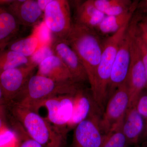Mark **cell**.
<instances>
[{
  "mask_svg": "<svg viewBox=\"0 0 147 147\" xmlns=\"http://www.w3.org/2000/svg\"><path fill=\"white\" fill-rule=\"evenodd\" d=\"M64 40L82 62L91 90L101 59L103 43L94 29L76 22L73 23L69 33Z\"/></svg>",
  "mask_w": 147,
  "mask_h": 147,
  "instance_id": "cell-1",
  "label": "cell"
},
{
  "mask_svg": "<svg viewBox=\"0 0 147 147\" xmlns=\"http://www.w3.org/2000/svg\"><path fill=\"white\" fill-rule=\"evenodd\" d=\"M131 20L109 37L103 43L102 55L97 67L94 85L91 90L95 103L103 112L108 101V87L113 63L120 43Z\"/></svg>",
  "mask_w": 147,
  "mask_h": 147,
  "instance_id": "cell-2",
  "label": "cell"
},
{
  "mask_svg": "<svg viewBox=\"0 0 147 147\" xmlns=\"http://www.w3.org/2000/svg\"><path fill=\"white\" fill-rule=\"evenodd\" d=\"M14 114L29 137L43 147H62L67 133L58 131L33 110L15 102Z\"/></svg>",
  "mask_w": 147,
  "mask_h": 147,
  "instance_id": "cell-3",
  "label": "cell"
},
{
  "mask_svg": "<svg viewBox=\"0 0 147 147\" xmlns=\"http://www.w3.org/2000/svg\"><path fill=\"white\" fill-rule=\"evenodd\" d=\"M79 88L78 84L59 83L45 76L34 74L16 98V102L33 110L45 99L61 95H74Z\"/></svg>",
  "mask_w": 147,
  "mask_h": 147,
  "instance_id": "cell-4",
  "label": "cell"
},
{
  "mask_svg": "<svg viewBox=\"0 0 147 147\" xmlns=\"http://www.w3.org/2000/svg\"><path fill=\"white\" fill-rule=\"evenodd\" d=\"M43 21L53 39H65L73 24L68 1L52 0L43 12Z\"/></svg>",
  "mask_w": 147,
  "mask_h": 147,
  "instance_id": "cell-5",
  "label": "cell"
},
{
  "mask_svg": "<svg viewBox=\"0 0 147 147\" xmlns=\"http://www.w3.org/2000/svg\"><path fill=\"white\" fill-rule=\"evenodd\" d=\"M74 95H61L49 98L40 102L32 110L36 111L40 107H44L47 113L45 119L57 131L67 132V127L73 113Z\"/></svg>",
  "mask_w": 147,
  "mask_h": 147,
  "instance_id": "cell-6",
  "label": "cell"
},
{
  "mask_svg": "<svg viewBox=\"0 0 147 147\" xmlns=\"http://www.w3.org/2000/svg\"><path fill=\"white\" fill-rule=\"evenodd\" d=\"M131 34L130 43V59L129 69L126 79L128 89V108L136 107L139 98L146 85V73L140 50L134 40L130 29Z\"/></svg>",
  "mask_w": 147,
  "mask_h": 147,
  "instance_id": "cell-7",
  "label": "cell"
},
{
  "mask_svg": "<svg viewBox=\"0 0 147 147\" xmlns=\"http://www.w3.org/2000/svg\"><path fill=\"white\" fill-rule=\"evenodd\" d=\"M126 80L117 88L107 101L99 126L102 133L107 134L115 125L123 120L129 106Z\"/></svg>",
  "mask_w": 147,
  "mask_h": 147,
  "instance_id": "cell-8",
  "label": "cell"
},
{
  "mask_svg": "<svg viewBox=\"0 0 147 147\" xmlns=\"http://www.w3.org/2000/svg\"><path fill=\"white\" fill-rule=\"evenodd\" d=\"M37 67L30 63L8 69L0 74V86L3 97L7 100L16 99L34 75Z\"/></svg>",
  "mask_w": 147,
  "mask_h": 147,
  "instance_id": "cell-9",
  "label": "cell"
},
{
  "mask_svg": "<svg viewBox=\"0 0 147 147\" xmlns=\"http://www.w3.org/2000/svg\"><path fill=\"white\" fill-rule=\"evenodd\" d=\"M131 34L127 30L120 43L111 71L108 90V98L120 86L126 81L130 65Z\"/></svg>",
  "mask_w": 147,
  "mask_h": 147,
  "instance_id": "cell-10",
  "label": "cell"
},
{
  "mask_svg": "<svg viewBox=\"0 0 147 147\" xmlns=\"http://www.w3.org/2000/svg\"><path fill=\"white\" fill-rule=\"evenodd\" d=\"M53 39L43 21L34 27L32 33L28 36L10 41L7 49L30 57L42 47L52 44Z\"/></svg>",
  "mask_w": 147,
  "mask_h": 147,
  "instance_id": "cell-11",
  "label": "cell"
},
{
  "mask_svg": "<svg viewBox=\"0 0 147 147\" xmlns=\"http://www.w3.org/2000/svg\"><path fill=\"white\" fill-rule=\"evenodd\" d=\"M100 118L91 115L74 127L71 147H101L104 139Z\"/></svg>",
  "mask_w": 147,
  "mask_h": 147,
  "instance_id": "cell-12",
  "label": "cell"
},
{
  "mask_svg": "<svg viewBox=\"0 0 147 147\" xmlns=\"http://www.w3.org/2000/svg\"><path fill=\"white\" fill-rule=\"evenodd\" d=\"M52 47L55 55L68 68L74 83L79 84L88 81L86 71L78 55L65 40L53 39Z\"/></svg>",
  "mask_w": 147,
  "mask_h": 147,
  "instance_id": "cell-13",
  "label": "cell"
},
{
  "mask_svg": "<svg viewBox=\"0 0 147 147\" xmlns=\"http://www.w3.org/2000/svg\"><path fill=\"white\" fill-rule=\"evenodd\" d=\"M6 8L20 25L26 26H36L43 15L37 1L35 0H13Z\"/></svg>",
  "mask_w": 147,
  "mask_h": 147,
  "instance_id": "cell-14",
  "label": "cell"
},
{
  "mask_svg": "<svg viewBox=\"0 0 147 147\" xmlns=\"http://www.w3.org/2000/svg\"><path fill=\"white\" fill-rule=\"evenodd\" d=\"M38 67L36 74L45 76L59 83H74L68 68L56 55H52L46 58Z\"/></svg>",
  "mask_w": 147,
  "mask_h": 147,
  "instance_id": "cell-15",
  "label": "cell"
},
{
  "mask_svg": "<svg viewBox=\"0 0 147 147\" xmlns=\"http://www.w3.org/2000/svg\"><path fill=\"white\" fill-rule=\"evenodd\" d=\"M144 121L136 107L128 108L123 121L122 130L128 145H137L144 129Z\"/></svg>",
  "mask_w": 147,
  "mask_h": 147,
  "instance_id": "cell-16",
  "label": "cell"
},
{
  "mask_svg": "<svg viewBox=\"0 0 147 147\" xmlns=\"http://www.w3.org/2000/svg\"><path fill=\"white\" fill-rule=\"evenodd\" d=\"M105 16L95 8L91 0H87L77 5L75 22L95 30Z\"/></svg>",
  "mask_w": 147,
  "mask_h": 147,
  "instance_id": "cell-17",
  "label": "cell"
},
{
  "mask_svg": "<svg viewBox=\"0 0 147 147\" xmlns=\"http://www.w3.org/2000/svg\"><path fill=\"white\" fill-rule=\"evenodd\" d=\"M139 3V1H135L134 4L129 10L120 15L105 16L96 29L102 34L115 33L131 20L137 10Z\"/></svg>",
  "mask_w": 147,
  "mask_h": 147,
  "instance_id": "cell-18",
  "label": "cell"
},
{
  "mask_svg": "<svg viewBox=\"0 0 147 147\" xmlns=\"http://www.w3.org/2000/svg\"><path fill=\"white\" fill-rule=\"evenodd\" d=\"M91 102L84 91L79 88L74 96L73 113L67 124V129L74 128L81 122L86 119L91 114Z\"/></svg>",
  "mask_w": 147,
  "mask_h": 147,
  "instance_id": "cell-19",
  "label": "cell"
},
{
  "mask_svg": "<svg viewBox=\"0 0 147 147\" xmlns=\"http://www.w3.org/2000/svg\"><path fill=\"white\" fill-rule=\"evenodd\" d=\"M17 19L6 8H0V42L11 41L19 30Z\"/></svg>",
  "mask_w": 147,
  "mask_h": 147,
  "instance_id": "cell-20",
  "label": "cell"
},
{
  "mask_svg": "<svg viewBox=\"0 0 147 147\" xmlns=\"http://www.w3.org/2000/svg\"><path fill=\"white\" fill-rule=\"evenodd\" d=\"M30 63L29 57L14 51L5 49L0 53V74L6 70Z\"/></svg>",
  "mask_w": 147,
  "mask_h": 147,
  "instance_id": "cell-21",
  "label": "cell"
},
{
  "mask_svg": "<svg viewBox=\"0 0 147 147\" xmlns=\"http://www.w3.org/2000/svg\"><path fill=\"white\" fill-rule=\"evenodd\" d=\"M123 121L115 125L107 134L101 147H127V140L122 130Z\"/></svg>",
  "mask_w": 147,
  "mask_h": 147,
  "instance_id": "cell-22",
  "label": "cell"
},
{
  "mask_svg": "<svg viewBox=\"0 0 147 147\" xmlns=\"http://www.w3.org/2000/svg\"><path fill=\"white\" fill-rule=\"evenodd\" d=\"M18 135L7 127L0 130V147H19Z\"/></svg>",
  "mask_w": 147,
  "mask_h": 147,
  "instance_id": "cell-23",
  "label": "cell"
},
{
  "mask_svg": "<svg viewBox=\"0 0 147 147\" xmlns=\"http://www.w3.org/2000/svg\"><path fill=\"white\" fill-rule=\"evenodd\" d=\"M130 24L135 32L147 45V20L136 12L131 18Z\"/></svg>",
  "mask_w": 147,
  "mask_h": 147,
  "instance_id": "cell-24",
  "label": "cell"
},
{
  "mask_svg": "<svg viewBox=\"0 0 147 147\" xmlns=\"http://www.w3.org/2000/svg\"><path fill=\"white\" fill-rule=\"evenodd\" d=\"M55 55L52 47V44L45 45L36 51L30 57V63L38 66L46 58Z\"/></svg>",
  "mask_w": 147,
  "mask_h": 147,
  "instance_id": "cell-25",
  "label": "cell"
},
{
  "mask_svg": "<svg viewBox=\"0 0 147 147\" xmlns=\"http://www.w3.org/2000/svg\"><path fill=\"white\" fill-rule=\"evenodd\" d=\"M129 28L131 30L132 36L134 38L135 42L137 43L139 50H140V54L144 67L145 73H146V89L147 91V45L144 40L141 38L139 35L137 34L135 31L131 24H129Z\"/></svg>",
  "mask_w": 147,
  "mask_h": 147,
  "instance_id": "cell-26",
  "label": "cell"
},
{
  "mask_svg": "<svg viewBox=\"0 0 147 147\" xmlns=\"http://www.w3.org/2000/svg\"><path fill=\"white\" fill-rule=\"evenodd\" d=\"M136 108L144 121V129L142 136L145 139L147 137V94H142L137 102Z\"/></svg>",
  "mask_w": 147,
  "mask_h": 147,
  "instance_id": "cell-27",
  "label": "cell"
},
{
  "mask_svg": "<svg viewBox=\"0 0 147 147\" xmlns=\"http://www.w3.org/2000/svg\"><path fill=\"white\" fill-rule=\"evenodd\" d=\"M21 129L22 141L19 144V147H43L38 142L29 137L22 127Z\"/></svg>",
  "mask_w": 147,
  "mask_h": 147,
  "instance_id": "cell-28",
  "label": "cell"
},
{
  "mask_svg": "<svg viewBox=\"0 0 147 147\" xmlns=\"http://www.w3.org/2000/svg\"><path fill=\"white\" fill-rule=\"evenodd\" d=\"M36 1L39 8L42 12H44L47 5L52 1V0H37Z\"/></svg>",
  "mask_w": 147,
  "mask_h": 147,
  "instance_id": "cell-29",
  "label": "cell"
},
{
  "mask_svg": "<svg viewBox=\"0 0 147 147\" xmlns=\"http://www.w3.org/2000/svg\"><path fill=\"white\" fill-rule=\"evenodd\" d=\"M13 1V0H0V8L7 7Z\"/></svg>",
  "mask_w": 147,
  "mask_h": 147,
  "instance_id": "cell-30",
  "label": "cell"
},
{
  "mask_svg": "<svg viewBox=\"0 0 147 147\" xmlns=\"http://www.w3.org/2000/svg\"><path fill=\"white\" fill-rule=\"evenodd\" d=\"M137 8L147 11V0H145L141 2H139Z\"/></svg>",
  "mask_w": 147,
  "mask_h": 147,
  "instance_id": "cell-31",
  "label": "cell"
},
{
  "mask_svg": "<svg viewBox=\"0 0 147 147\" xmlns=\"http://www.w3.org/2000/svg\"><path fill=\"white\" fill-rule=\"evenodd\" d=\"M9 43L8 42H0V53L5 50L6 47H7Z\"/></svg>",
  "mask_w": 147,
  "mask_h": 147,
  "instance_id": "cell-32",
  "label": "cell"
},
{
  "mask_svg": "<svg viewBox=\"0 0 147 147\" xmlns=\"http://www.w3.org/2000/svg\"><path fill=\"white\" fill-rule=\"evenodd\" d=\"M140 12H139V14L142 16L143 18H145L147 20V11L141 9Z\"/></svg>",
  "mask_w": 147,
  "mask_h": 147,
  "instance_id": "cell-33",
  "label": "cell"
},
{
  "mask_svg": "<svg viewBox=\"0 0 147 147\" xmlns=\"http://www.w3.org/2000/svg\"><path fill=\"white\" fill-rule=\"evenodd\" d=\"M5 127H6L4 125L0 117V130H1L5 128Z\"/></svg>",
  "mask_w": 147,
  "mask_h": 147,
  "instance_id": "cell-34",
  "label": "cell"
},
{
  "mask_svg": "<svg viewBox=\"0 0 147 147\" xmlns=\"http://www.w3.org/2000/svg\"><path fill=\"white\" fill-rule=\"evenodd\" d=\"M3 98H4L3 96L2 91L1 89L0 86V101Z\"/></svg>",
  "mask_w": 147,
  "mask_h": 147,
  "instance_id": "cell-35",
  "label": "cell"
},
{
  "mask_svg": "<svg viewBox=\"0 0 147 147\" xmlns=\"http://www.w3.org/2000/svg\"><path fill=\"white\" fill-rule=\"evenodd\" d=\"M147 139V137H146V139Z\"/></svg>",
  "mask_w": 147,
  "mask_h": 147,
  "instance_id": "cell-36",
  "label": "cell"
}]
</instances>
